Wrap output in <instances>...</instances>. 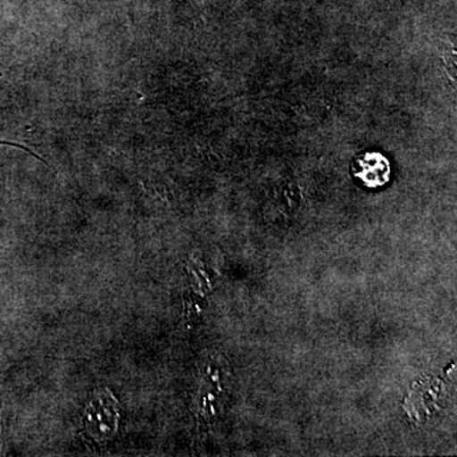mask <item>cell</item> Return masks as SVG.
Segmentation results:
<instances>
[{
  "label": "cell",
  "mask_w": 457,
  "mask_h": 457,
  "mask_svg": "<svg viewBox=\"0 0 457 457\" xmlns=\"http://www.w3.org/2000/svg\"><path fill=\"white\" fill-rule=\"evenodd\" d=\"M119 404L110 390L97 394L90 402L84 418V429L90 437L104 444L113 437L119 425Z\"/></svg>",
  "instance_id": "6da1fadb"
},
{
  "label": "cell",
  "mask_w": 457,
  "mask_h": 457,
  "mask_svg": "<svg viewBox=\"0 0 457 457\" xmlns=\"http://www.w3.org/2000/svg\"><path fill=\"white\" fill-rule=\"evenodd\" d=\"M356 176L369 187H378L389 179L390 167L386 159L378 153L361 156L356 164Z\"/></svg>",
  "instance_id": "7a4b0ae2"
}]
</instances>
